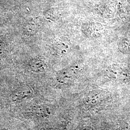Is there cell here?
<instances>
[{"label": "cell", "mask_w": 130, "mask_h": 130, "mask_svg": "<svg viewBox=\"0 0 130 130\" xmlns=\"http://www.w3.org/2000/svg\"><path fill=\"white\" fill-rule=\"evenodd\" d=\"M79 70L78 66H72L62 70L57 75V79L58 82L62 84L68 83L74 79Z\"/></svg>", "instance_id": "cell-1"}, {"label": "cell", "mask_w": 130, "mask_h": 130, "mask_svg": "<svg viewBox=\"0 0 130 130\" xmlns=\"http://www.w3.org/2000/svg\"><path fill=\"white\" fill-rule=\"evenodd\" d=\"M71 48V42L67 38H62L55 42L52 47L53 51L56 55L63 56L67 54Z\"/></svg>", "instance_id": "cell-2"}, {"label": "cell", "mask_w": 130, "mask_h": 130, "mask_svg": "<svg viewBox=\"0 0 130 130\" xmlns=\"http://www.w3.org/2000/svg\"><path fill=\"white\" fill-rule=\"evenodd\" d=\"M30 67L34 72H42L46 70L47 66L43 60L39 58H36L31 61Z\"/></svg>", "instance_id": "cell-3"}, {"label": "cell", "mask_w": 130, "mask_h": 130, "mask_svg": "<svg viewBox=\"0 0 130 130\" xmlns=\"http://www.w3.org/2000/svg\"><path fill=\"white\" fill-rule=\"evenodd\" d=\"M31 93L32 91L29 89H22L14 93L12 97V100L14 102L19 101L24 99L27 98L31 94Z\"/></svg>", "instance_id": "cell-4"}, {"label": "cell", "mask_w": 130, "mask_h": 130, "mask_svg": "<svg viewBox=\"0 0 130 130\" xmlns=\"http://www.w3.org/2000/svg\"><path fill=\"white\" fill-rule=\"evenodd\" d=\"M44 15L46 19L52 21H54L58 18L59 12L57 9L52 8L47 11L44 14Z\"/></svg>", "instance_id": "cell-5"}, {"label": "cell", "mask_w": 130, "mask_h": 130, "mask_svg": "<svg viewBox=\"0 0 130 130\" xmlns=\"http://www.w3.org/2000/svg\"><path fill=\"white\" fill-rule=\"evenodd\" d=\"M38 27V25L36 22L34 21H30L27 24L25 28V31L27 34L28 33L29 35H31V33L34 34L37 31Z\"/></svg>", "instance_id": "cell-6"}, {"label": "cell", "mask_w": 130, "mask_h": 130, "mask_svg": "<svg viewBox=\"0 0 130 130\" xmlns=\"http://www.w3.org/2000/svg\"><path fill=\"white\" fill-rule=\"evenodd\" d=\"M10 130L9 129H1V130Z\"/></svg>", "instance_id": "cell-7"}]
</instances>
